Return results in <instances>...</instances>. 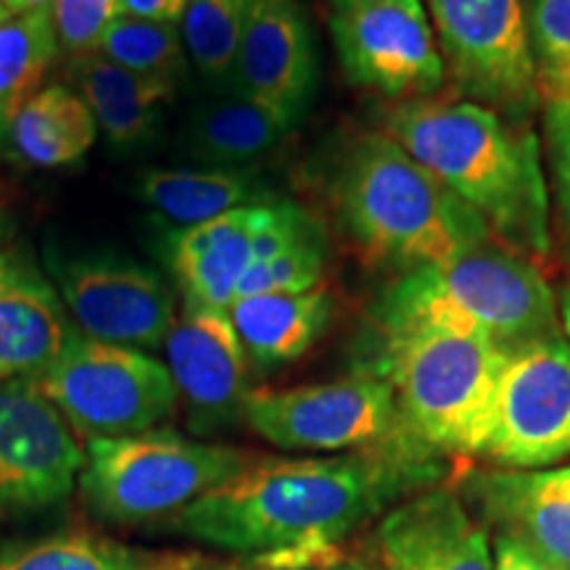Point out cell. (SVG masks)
Here are the masks:
<instances>
[{"label": "cell", "mask_w": 570, "mask_h": 570, "mask_svg": "<svg viewBox=\"0 0 570 570\" xmlns=\"http://www.w3.org/2000/svg\"><path fill=\"white\" fill-rule=\"evenodd\" d=\"M230 85L291 127L304 122L320 88L317 42L302 0H252Z\"/></svg>", "instance_id": "9a60e30c"}, {"label": "cell", "mask_w": 570, "mask_h": 570, "mask_svg": "<svg viewBox=\"0 0 570 570\" xmlns=\"http://www.w3.org/2000/svg\"><path fill=\"white\" fill-rule=\"evenodd\" d=\"M525 24L539 88L544 90L570 69V0H529Z\"/></svg>", "instance_id": "f546056e"}, {"label": "cell", "mask_w": 570, "mask_h": 570, "mask_svg": "<svg viewBox=\"0 0 570 570\" xmlns=\"http://www.w3.org/2000/svg\"><path fill=\"white\" fill-rule=\"evenodd\" d=\"M6 17H9V11H6V9H3V6H0V21H3Z\"/></svg>", "instance_id": "f35d334b"}, {"label": "cell", "mask_w": 570, "mask_h": 570, "mask_svg": "<svg viewBox=\"0 0 570 570\" xmlns=\"http://www.w3.org/2000/svg\"><path fill=\"white\" fill-rule=\"evenodd\" d=\"M164 354L190 431L214 436L244 420L252 365L230 312L183 298Z\"/></svg>", "instance_id": "5bb4252c"}, {"label": "cell", "mask_w": 570, "mask_h": 570, "mask_svg": "<svg viewBox=\"0 0 570 570\" xmlns=\"http://www.w3.org/2000/svg\"><path fill=\"white\" fill-rule=\"evenodd\" d=\"M327 267V238L325 230H320L302 244L291 246L288 252L277 254L275 259L254 265L240 277L235 302L246 296L262 294H306L317 288L325 281Z\"/></svg>", "instance_id": "f1b7e54d"}, {"label": "cell", "mask_w": 570, "mask_h": 570, "mask_svg": "<svg viewBox=\"0 0 570 570\" xmlns=\"http://www.w3.org/2000/svg\"><path fill=\"white\" fill-rule=\"evenodd\" d=\"M0 570H190L188 566L151 558L92 533L56 537L0 547Z\"/></svg>", "instance_id": "484cf974"}, {"label": "cell", "mask_w": 570, "mask_h": 570, "mask_svg": "<svg viewBox=\"0 0 570 570\" xmlns=\"http://www.w3.org/2000/svg\"><path fill=\"white\" fill-rule=\"evenodd\" d=\"M96 53L148 80L175 85L177 90L190 69L180 27L138 19L130 13H122L106 30Z\"/></svg>", "instance_id": "4316f807"}, {"label": "cell", "mask_w": 570, "mask_h": 570, "mask_svg": "<svg viewBox=\"0 0 570 570\" xmlns=\"http://www.w3.org/2000/svg\"><path fill=\"white\" fill-rule=\"evenodd\" d=\"M275 204L244 206L167 235V262L183 298L230 309L240 277L254 265L256 235L273 219Z\"/></svg>", "instance_id": "d6986e66"}, {"label": "cell", "mask_w": 570, "mask_h": 570, "mask_svg": "<svg viewBox=\"0 0 570 570\" xmlns=\"http://www.w3.org/2000/svg\"><path fill=\"white\" fill-rule=\"evenodd\" d=\"M375 550L386 570H494L487 529L444 487L394 504L377 523Z\"/></svg>", "instance_id": "2e32d148"}, {"label": "cell", "mask_w": 570, "mask_h": 570, "mask_svg": "<svg viewBox=\"0 0 570 570\" xmlns=\"http://www.w3.org/2000/svg\"><path fill=\"white\" fill-rule=\"evenodd\" d=\"M254 460L246 449L156 428L138 436L90 439L77 487L101 520L140 523L180 512Z\"/></svg>", "instance_id": "5b68a950"}, {"label": "cell", "mask_w": 570, "mask_h": 570, "mask_svg": "<svg viewBox=\"0 0 570 570\" xmlns=\"http://www.w3.org/2000/svg\"><path fill=\"white\" fill-rule=\"evenodd\" d=\"M0 233H3V214H0Z\"/></svg>", "instance_id": "ab89813d"}, {"label": "cell", "mask_w": 570, "mask_h": 570, "mask_svg": "<svg viewBox=\"0 0 570 570\" xmlns=\"http://www.w3.org/2000/svg\"><path fill=\"white\" fill-rule=\"evenodd\" d=\"M185 6H188V0H122V9L130 17L175 27H180Z\"/></svg>", "instance_id": "836d02e7"}, {"label": "cell", "mask_w": 570, "mask_h": 570, "mask_svg": "<svg viewBox=\"0 0 570 570\" xmlns=\"http://www.w3.org/2000/svg\"><path fill=\"white\" fill-rule=\"evenodd\" d=\"M325 196L360 256L399 275L494 238L479 214L381 130H360L341 142Z\"/></svg>", "instance_id": "277c9868"}, {"label": "cell", "mask_w": 570, "mask_h": 570, "mask_svg": "<svg viewBox=\"0 0 570 570\" xmlns=\"http://www.w3.org/2000/svg\"><path fill=\"white\" fill-rule=\"evenodd\" d=\"M558 306H560V325L566 327V333L570 336V281H568L566 288L560 291Z\"/></svg>", "instance_id": "8d00e7d4"}, {"label": "cell", "mask_w": 570, "mask_h": 570, "mask_svg": "<svg viewBox=\"0 0 570 570\" xmlns=\"http://www.w3.org/2000/svg\"><path fill=\"white\" fill-rule=\"evenodd\" d=\"M446 82L460 98L529 125L541 104L525 0H423Z\"/></svg>", "instance_id": "ba28073f"}, {"label": "cell", "mask_w": 570, "mask_h": 570, "mask_svg": "<svg viewBox=\"0 0 570 570\" xmlns=\"http://www.w3.org/2000/svg\"><path fill=\"white\" fill-rule=\"evenodd\" d=\"M59 56L53 11L9 13L0 21V142L9 140L13 119L42 90Z\"/></svg>", "instance_id": "d4e9b609"}, {"label": "cell", "mask_w": 570, "mask_h": 570, "mask_svg": "<svg viewBox=\"0 0 570 570\" xmlns=\"http://www.w3.org/2000/svg\"><path fill=\"white\" fill-rule=\"evenodd\" d=\"M248 3L252 0H188L185 6L180 35L190 67L198 71L206 88L217 90L230 85Z\"/></svg>", "instance_id": "83f0119b"}, {"label": "cell", "mask_w": 570, "mask_h": 570, "mask_svg": "<svg viewBox=\"0 0 570 570\" xmlns=\"http://www.w3.org/2000/svg\"><path fill=\"white\" fill-rule=\"evenodd\" d=\"M135 194L177 227H194L244 206L281 202L259 169L156 167L140 173Z\"/></svg>", "instance_id": "603a6c76"}, {"label": "cell", "mask_w": 570, "mask_h": 570, "mask_svg": "<svg viewBox=\"0 0 570 570\" xmlns=\"http://www.w3.org/2000/svg\"><path fill=\"white\" fill-rule=\"evenodd\" d=\"M483 458L504 470H541L570 458V338L554 333L510 348Z\"/></svg>", "instance_id": "8fae6325"}, {"label": "cell", "mask_w": 570, "mask_h": 570, "mask_svg": "<svg viewBox=\"0 0 570 570\" xmlns=\"http://www.w3.org/2000/svg\"><path fill=\"white\" fill-rule=\"evenodd\" d=\"M428 269L441 296L504 352L560 333L558 296L541 267L497 238Z\"/></svg>", "instance_id": "7c38bea8"}, {"label": "cell", "mask_w": 570, "mask_h": 570, "mask_svg": "<svg viewBox=\"0 0 570 570\" xmlns=\"http://www.w3.org/2000/svg\"><path fill=\"white\" fill-rule=\"evenodd\" d=\"M85 449L35 381H0V518L59 510L80 481Z\"/></svg>", "instance_id": "4fadbf2b"}, {"label": "cell", "mask_w": 570, "mask_h": 570, "mask_svg": "<svg viewBox=\"0 0 570 570\" xmlns=\"http://www.w3.org/2000/svg\"><path fill=\"white\" fill-rule=\"evenodd\" d=\"M465 483L497 533L523 541L570 570V465L481 470Z\"/></svg>", "instance_id": "ac0fdd59"}, {"label": "cell", "mask_w": 570, "mask_h": 570, "mask_svg": "<svg viewBox=\"0 0 570 570\" xmlns=\"http://www.w3.org/2000/svg\"><path fill=\"white\" fill-rule=\"evenodd\" d=\"M122 13V0H56L53 21L61 53L69 61L96 53L106 30Z\"/></svg>", "instance_id": "4dcf8cb0"}, {"label": "cell", "mask_w": 570, "mask_h": 570, "mask_svg": "<svg viewBox=\"0 0 570 570\" xmlns=\"http://www.w3.org/2000/svg\"><path fill=\"white\" fill-rule=\"evenodd\" d=\"M317 570H370V568H365V566H327V568H317Z\"/></svg>", "instance_id": "74e56055"}, {"label": "cell", "mask_w": 570, "mask_h": 570, "mask_svg": "<svg viewBox=\"0 0 570 570\" xmlns=\"http://www.w3.org/2000/svg\"><path fill=\"white\" fill-rule=\"evenodd\" d=\"M244 423L285 452L348 454L425 446L399 410L391 383L367 370L309 386L252 389Z\"/></svg>", "instance_id": "52a82bcc"}, {"label": "cell", "mask_w": 570, "mask_h": 570, "mask_svg": "<svg viewBox=\"0 0 570 570\" xmlns=\"http://www.w3.org/2000/svg\"><path fill=\"white\" fill-rule=\"evenodd\" d=\"M294 127L265 104L254 101L233 85L206 92L185 114L177 148L194 167L259 169Z\"/></svg>", "instance_id": "ffe728a7"}, {"label": "cell", "mask_w": 570, "mask_h": 570, "mask_svg": "<svg viewBox=\"0 0 570 570\" xmlns=\"http://www.w3.org/2000/svg\"><path fill=\"white\" fill-rule=\"evenodd\" d=\"M96 140L98 125L88 104L67 85H48L35 92L9 130L13 151L40 169H59L80 161Z\"/></svg>", "instance_id": "cb8c5ba5"}, {"label": "cell", "mask_w": 570, "mask_h": 570, "mask_svg": "<svg viewBox=\"0 0 570 570\" xmlns=\"http://www.w3.org/2000/svg\"><path fill=\"white\" fill-rule=\"evenodd\" d=\"M71 331L51 277L21 252H0V381H38Z\"/></svg>", "instance_id": "e0dca14e"}, {"label": "cell", "mask_w": 570, "mask_h": 570, "mask_svg": "<svg viewBox=\"0 0 570 570\" xmlns=\"http://www.w3.org/2000/svg\"><path fill=\"white\" fill-rule=\"evenodd\" d=\"M446 475L428 446L254 460L173 515V531L275 570L336 566L348 533Z\"/></svg>", "instance_id": "6da1fadb"}, {"label": "cell", "mask_w": 570, "mask_h": 570, "mask_svg": "<svg viewBox=\"0 0 570 570\" xmlns=\"http://www.w3.org/2000/svg\"><path fill=\"white\" fill-rule=\"evenodd\" d=\"M230 320L248 365L269 373L302 360L331 327L336 298L327 285L306 294H262L230 304Z\"/></svg>", "instance_id": "7402d4cb"}, {"label": "cell", "mask_w": 570, "mask_h": 570, "mask_svg": "<svg viewBox=\"0 0 570 570\" xmlns=\"http://www.w3.org/2000/svg\"><path fill=\"white\" fill-rule=\"evenodd\" d=\"M35 383L71 431L88 441L156 431L180 407L167 362L140 348L96 341L77 327L59 360Z\"/></svg>", "instance_id": "8992f818"}, {"label": "cell", "mask_w": 570, "mask_h": 570, "mask_svg": "<svg viewBox=\"0 0 570 570\" xmlns=\"http://www.w3.org/2000/svg\"><path fill=\"white\" fill-rule=\"evenodd\" d=\"M544 159L560 233L570 252V101L566 98H547L544 104Z\"/></svg>", "instance_id": "1f68e13d"}, {"label": "cell", "mask_w": 570, "mask_h": 570, "mask_svg": "<svg viewBox=\"0 0 570 570\" xmlns=\"http://www.w3.org/2000/svg\"><path fill=\"white\" fill-rule=\"evenodd\" d=\"M9 13H32V11H53L56 0H0Z\"/></svg>", "instance_id": "e575fe53"}, {"label": "cell", "mask_w": 570, "mask_h": 570, "mask_svg": "<svg viewBox=\"0 0 570 570\" xmlns=\"http://www.w3.org/2000/svg\"><path fill=\"white\" fill-rule=\"evenodd\" d=\"M370 320L356 370L386 377L412 433L441 458H483L508 352L441 296L428 267L396 275Z\"/></svg>", "instance_id": "7a4b0ae2"}, {"label": "cell", "mask_w": 570, "mask_h": 570, "mask_svg": "<svg viewBox=\"0 0 570 570\" xmlns=\"http://www.w3.org/2000/svg\"><path fill=\"white\" fill-rule=\"evenodd\" d=\"M327 30L356 88L402 104L439 96L446 85L423 0H327Z\"/></svg>", "instance_id": "9c48e42d"}, {"label": "cell", "mask_w": 570, "mask_h": 570, "mask_svg": "<svg viewBox=\"0 0 570 570\" xmlns=\"http://www.w3.org/2000/svg\"><path fill=\"white\" fill-rule=\"evenodd\" d=\"M381 132L487 223L489 233L541 267L552 256V206L544 146L465 98H417L377 111Z\"/></svg>", "instance_id": "3957f363"}, {"label": "cell", "mask_w": 570, "mask_h": 570, "mask_svg": "<svg viewBox=\"0 0 570 570\" xmlns=\"http://www.w3.org/2000/svg\"><path fill=\"white\" fill-rule=\"evenodd\" d=\"M491 554H494V570H568L560 562L547 558V554L533 550V547L504 537V533L494 537Z\"/></svg>", "instance_id": "d6a6232c"}, {"label": "cell", "mask_w": 570, "mask_h": 570, "mask_svg": "<svg viewBox=\"0 0 570 570\" xmlns=\"http://www.w3.org/2000/svg\"><path fill=\"white\" fill-rule=\"evenodd\" d=\"M69 75L88 104L98 132L117 154H135L151 146L161 130L164 109L177 96L175 85L135 75L101 53L71 59Z\"/></svg>", "instance_id": "44dd1931"}, {"label": "cell", "mask_w": 570, "mask_h": 570, "mask_svg": "<svg viewBox=\"0 0 570 570\" xmlns=\"http://www.w3.org/2000/svg\"><path fill=\"white\" fill-rule=\"evenodd\" d=\"M51 281L77 331L148 354L167 344L180 309L164 275L125 254L53 256Z\"/></svg>", "instance_id": "30bf717a"}, {"label": "cell", "mask_w": 570, "mask_h": 570, "mask_svg": "<svg viewBox=\"0 0 570 570\" xmlns=\"http://www.w3.org/2000/svg\"><path fill=\"white\" fill-rule=\"evenodd\" d=\"M541 98H566V101H570V69H566L558 80L547 85V88L541 90Z\"/></svg>", "instance_id": "d590c367"}]
</instances>
